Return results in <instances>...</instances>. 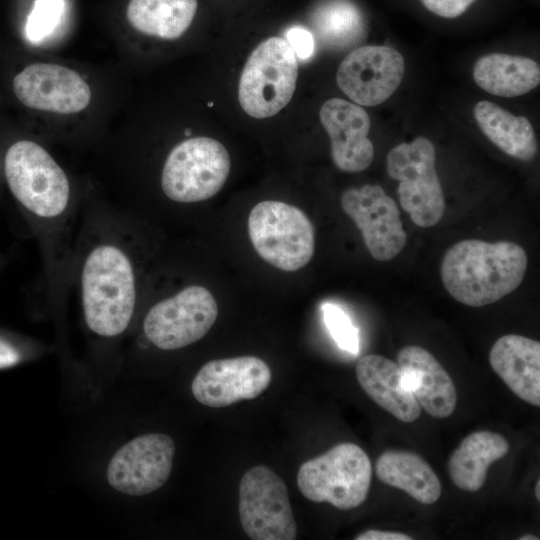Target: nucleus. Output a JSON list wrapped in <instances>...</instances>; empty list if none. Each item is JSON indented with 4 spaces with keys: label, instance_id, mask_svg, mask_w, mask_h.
Returning a JSON list of instances; mask_svg holds the SVG:
<instances>
[{
    "label": "nucleus",
    "instance_id": "nucleus-1",
    "mask_svg": "<svg viewBox=\"0 0 540 540\" xmlns=\"http://www.w3.org/2000/svg\"><path fill=\"white\" fill-rule=\"evenodd\" d=\"M526 251L511 241L465 239L442 258L441 281L458 302L482 307L517 289L527 271Z\"/></svg>",
    "mask_w": 540,
    "mask_h": 540
},
{
    "label": "nucleus",
    "instance_id": "nucleus-2",
    "mask_svg": "<svg viewBox=\"0 0 540 540\" xmlns=\"http://www.w3.org/2000/svg\"><path fill=\"white\" fill-rule=\"evenodd\" d=\"M81 298L87 326L103 337L128 327L136 303L132 263L113 244H100L86 257L81 271Z\"/></svg>",
    "mask_w": 540,
    "mask_h": 540
},
{
    "label": "nucleus",
    "instance_id": "nucleus-3",
    "mask_svg": "<svg viewBox=\"0 0 540 540\" xmlns=\"http://www.w3.org/2000/svg\"><path fill=\"white\" fill-rule=\"evenodd\" d=\"M372 466L366 452L350 442L304 462L297 474V486L310 501L328 502L341 510L361 505L367 498Z\"/></svg>",
    "mask_w": 540,
    "mask_h": 540
},
{
    "label": "nucleus",
    "instance_id": "nucleus-4",
    "mask_svg": "<svg viewBox=\"0 0 540 540\" xmlns=\"http://www.w3.org/2000/svg\"><path fill=\"white\" fill-rule=\"evenodd\" d=\"M247 226L258 255L277 269L297 271L313 257L314 227L296 206L274 200L259 202L251 209Z\"/></svg>",
    "mask_w": 540,
    "mask_h": 540
},
{
    "label": "nucleus",
    "instance_id": "nucleus-5",
    "mask_svg": "<svg viewBox=\"0 0 540 540\" xmlns=\"http://www.w3.org/2000/svg\"><path fill=\"white\" fill-rule=\"evenodd\" d=\"M4 169L11 193L30 213L53 219L66 211L68 178L42 146L29 140L15 142L6 153Z\"/></svg>",
    "mask_w": 540,
    "mask_h": 540
},
{
    "label": "nucleus",
    "instance_id": "nucleus-6",
    "mask_svg": "<svg viewBox=\"0 0 540 540\" xmlns=\"http://www.w3.org/2000/svg\"><path fill=\"white\" fill-rule=\"evenodd\" d=\"M298 60L284 38L270 37L249 55L238 84V100L251 117L264 119L281 111L292 99Z\"/></svg>",
    "mask_w": 540,
    "mask_h": 540
},
{
    "label": "nucleus",
    "instance_id": "nucleus-7",
    "mask_svg": "<svg viewBox=\"0 0 540 540\" xmlns=\"http://www.w3.org/2000/svg\"><path fill=\"white\" fill-rule=\"evenodd\" d=\"M435 162V147L425 137L395 146L386 159L388 175L399 182L402 208L414 224L423 228L439 223L445 212V198Z\"/></svg>",
    "mask_w": 540,
    "mask_h": 540
},
{
    "label": "nucleus",
    "instance_id": "nucleus-8",
    "mask_svg": "<svg viewBox=\"0 0 540 540\" xmlns=\"http://www.w3.org/2000/svg\"><path fill=\"white\" fill-rule=\"evenodd\" d=\"M230 172V156L222 143L195 137L176 145L162 169L164 194L179 203H194L216 195Z\"/></svg>",
    "mask_w": 540,
    "mask_h": 540
},
{
    "label": "nucleus",
    "instance_id": "nucleus-9",
    "mask_svg": "<svg viewBox=\"0 0 540 540\" xmlns=\"http://www.w3.org/2000/svg\"><path fill=\"white\" fill-rule=\"evenodd\" d=\"M239 518L253 540H293L297 535L284 481L269 467L247 470L239 484Z\"/></svg>",
    "mask_w": 540,
    "mask_h": 540
},
{
    "label": "nucleus",
    "instance_id": "nucleus-10",
    "mask_svg": "<svg viewBox=\"0 0 540 540\" xmlns=\"http://www.w3.org/2000/svg\"><path fill=\"white\" fill-rule=\"evenodd\" d=\"M218 316L211 292L191 285L168 297L147 312L143 330L148 340L162 350H176L202 339Z\"/></svg>",
    "mask_w": 540,
    "mask_h": 540
},
{
    "label": "nucleus",
    "instance_id": "nucleus-11",
    "mask_svg": "<svg viewBox=\"0 0 540 540\" xmlns=\"http://www.w3.org/2000/svg\"><path fill=\"white\" fill-rule=\"evenodd\" d=\"M341 206L360 230L364 244L375 260H392L404 249L407 233L399 207L382 187L366 184L350 188L342 194Z\"/></svg>",
    "mask_w": 540,
    "mask_h": 540
},
{
    "label": "nucleus",
    "instance_id": "nucleus-12",
    "mask_svg": "<svg viewBox=\"0 0 540 540\" xmlns=\"http://www.w3.org/2000/svg\"><path fill=\"white\" fill-rule=\"evenodd\" d=\"M175 454L173 439L163 433L136 437L122 446L107 468L109 484L130 496H143L168 480Z\"/></svg>",
    "mask_w": 540,
    "mask_h": 540
},
{
    "label": "nucleus",
    "instance_id": "nucleus-13",
    "mask_svg": "<svg viewBox=\"0 0 540 540\" xmlns=\"http://www.w3.org/2000/svg\"><path fill=\"white\" fill-rule=\"evenodd\" d=\"M405 61L389 46H361L341 62L336 81L355 104L376 106L387 100L400 85Z\"/></svg>",
    "mask_w": 540,
    "mask_h": 540
},
{
    "label": "nucleus",
    "instance_id": "nucleus-14",
    "mask_svg": "<svg viewBox=\"0 0 540 540\" xmlns=\"http://www.w3.org/2000/svg\"><path fill=\"white\" fill-rule=\"evenodd\" d=\"M271 379L269 366L259 357L216 359L200 368L191 390L199 403L220 408L258 397L268 388Z\"/></svg>",
    "mask_w": 540,
    "mask_h": 540
},
{
    "label": "nucleus",
    "instance_id": "nucleus-15",
    "mask_svg": "<svg viewBox=\"0 0 540 540\" xmlns=\"http://www.w3.org/2000/svg\"><path fill=\"white\" fill-rule=\"evenodd\" d=\"M13 92L25 106L60 114H74L90 103L91 90L74 70L52 63H34L13 79Z\"/></svg>",
    "mask_w": 540,
    "mask_h": 540
},
{
    "label": "nucleus",
    "instance_id": "nucleus-16",
    "mask_svg": "<svg viewBox=\"0 0 540 540\" xmlns=\"http://www.w3.org/2000/svg\"><path fill=\"white\" fill-rule=\"evenodd\" d=\"M319 119L331 142V155L337 168L361 172L374 158V146L368 138L370 118L358 104L331 98L319 110Z\"/></svg>",
    "mask_w": 540,
    "mask_h": 540
},
{
    "label": "nucleus",
    "instance_id": "nucleus-17",
    "mask_svg": "<svg viewBox=\"0 0 540 540\" xmlns=\"http://www.w3.org/2000/svg\"><path fill=\"white\" fill-rule=\"evenodd\" d=\"M406 386L421 408L435 418L450 416L457 402L454 382L445 368L426 349L409 345L397 355Z\"/></svg>",
    "mask_w": 540,
    "mask_h": 540
},
{
    "label": "nucleus",
    "instance_id": "nucleus-18",
    "mask_svg": "<svg viewBox=\"0 0 540 540\" xmlns=\"http://www.w3.org/2000/svg\"><path fill=\"white\" fill-rule=\"evenodd\" d=\"M489 363L494 372L521 400L540 406V343L507 334L493 344Z\"/></svg>",
    "mask_w": 540,
    "mask_h": 540
},
{
    "label": "nucleus",
    "instance_id": "nucleus-19",
    "mask_svg": "<svg viewBox=\"0 0 540 540\" xmlns=\"http://www.w3.org/2000/svg\"><path fill=\"white\" fill-rule=\"evenodd\" d=\"M356 377L364 392L395 418L406 423L419 418L421 407L396 362L378 354L364 355L357 362Z\"/></svg>",
    "mask_w": 540,
    "mask_h": 540
},
{
    "label": "nucleus",
    "instance_id": "nucleus-20",
    "mask_svg": "<svg viewBox=\"0 0 540 540\" xmlns=\"http://www.w3.org/2000/svg\"><path fill=\"white\" fill-rule=\"evenodd\" d=\"M510 449L506 438L492 431H476L466 436L448 460L452 482L467 492L480 490L490 465L505 457Z\"/></svg>",
    "mask_w": 540,
    "mask_h": 540
},
{
    "label": "nucleus",
    "instance_id": "nucleus-21",
    "mask_svg": "<svg viewBox=\"0 0 540 540\" xmlns=\"http://www.w3.org/2000/svg\"><path fill=\"white\" fill-rule=\"evenodd\" d=\"M475 83L500 97H516L533 90L540 82L539 64L531 58L503 53L480 57L473 68Z\"/></svg>",
    "mask_w": 540,
    "mask_h": 540
},
{
    "label": "nucleus",
    "instance_id": "nucleus-22",
    "mask_svg": "<svg viewBox=\"0 0 540 540\" xmlns=\"http://www.w3.org/2000/svg\"><path fill=\"white\" fill-rule=\"evenodd\" d=\"M375 470L381 482L405 491L422 504L430 505L440 498V480L418 454L401 450L386 451L377 459Z\"/></svg>",
    "mask_w": 540,
    "mask_h": 540
},
{
    "label": "nucleus",
    "instance_id": "nucleus-23",
    "mask_svg": "<svg viewBox=\"0 0 540 540\" xmlns=\"http://www.w3.org/2000/svg\"><path fill=\"white\" fill-rule=\"evenodd\" d=\"M475 120L485 136L509 156L532 160L537 153L535 131L524 116H516L490 101L478 102Z\"/></svg>",
    "mask_w": 540,
    "mask_h": 540
},
{
    "label": "nucleus",
    "instance_id": "nucleus-24",
    "mask_svg": "<svg viewBox=\"0 0 540 540\" xmlns=\"http://www.w3.org/2000/svg\"><path fill=\"white\" fill-rule=\"evenodd\" d=\"M197 6V0H130L126 17L143 34L173 40L190 27Z\"/></svg>",
    "mask_w": 540,
    "mask_h": 540
},
{
    "label": "nucleus",
    "instance_id": "nucleus-25",
    "mask_svg": "<svg viewBox=\"0 0 540 540\" xmlns=\"http://www.w3.org/2000/svg\"><path fill=\"white\" fill-rule=\"evenodd\" d=\"M312 26L321 44L332 50L355 46L365 36V24L357 7L347 0H329L319 5Z\"/></svg>",
    "mask_w": 540,
    "mask_h": 540
},
{
    "label": "nucleus",
    "instance_id": "nucleus-26",
    "mask_svg": "<svg viewBox=\"0 0 540 540\" xmlns=\"http://www.w3.org/2000/svg\"><path fill=\"white\" fill-rule=\"evenodd\" d=\"M63 14V0H36L27 18V39L31 43L43 42L58 28Z\"/></svg>",
    "mask_w": 540,
    "mask_h": 540
},
{
    "label": "nucleus",
    "instance_id": "nucleus-27",
    "mask_svg": "<svg viewBox=\"0 0 540 540\" xmlns=\"http://www.w3.org/2000/svg\"><path fill=\"white\" fill-rule=\"evenodd\" d=\"M324 323L338 347L356 355L359 352V330L348 314L338 305L324 303L321 306Z\"/></svg>",
    "mask_w": 540,
    "mask_h": 540
},
{
    "label": "nucleus",
    "instance_id": "nucleus-28",
    "mask_svg": "<svg viewBox=\"0 0 540 540\" xmlns=\"http://www.w3.org/2000/svg\"><path fill=\"white\" fill-rule=\"evenodd\" d=\"M285 40L300 60H308L314 53V37L304 27L295 26L288 29L285 34Z\"/></svg>",
    "mask_w": 540,
    "mask_h": 540
},
{
    "label": "nucleus",
    "instance_id": "nucleus-29",
    "mask_svg": "<svg viewBox=\"0 0 540 540\" xmlns=\"http://www.w3.org/2000/svg\"><path fill=\"white\" fill-rule=\"evenodd\" d=\"M432 13L444 17L455 18L463 14L475 0H421Z\"/></svg>",
    "mask_w": 540,
    "mask_h": 540
},
{
    "label": "nucleus",
    "instance_id": "nucleus-30",
    "mask_svg": "<svg viewBox=\"0 0 540 540\" xmlns=\"http://www.w3.org/2000/svg\"><path fill=\"white\" fill-rule=\"evenodd\" d=\"M356 540H411L407 534L394 531L367 530L355 537Z\"/></svg>",
    "mask_w": 540,
    "mask_h": 540
},
{
    "label": "nucleus",
    "instance_id": "nucleus-31",
    "mask_svg": "<svg viewBox=\"0 0 540 540\" xmlns=\"http://www.w3.org/2000/svg\"><path fill=\"white\" fill-rule=\"evenodd\" d=\"M20 361L18 351L9 343L0 339V369L16 365Z\"/></svg>",
    "mask_w": 540,
    "mask_h": 540
},
{
    "label": "nucleus",
    "instance_id": "nucleus-32",
    "mask_svg": "<svg viewBox=\"0 0 540 540\" xmlns=\"http://www.w3.org/2000/svg\"><path fill=\"white\" fill-rule=\"evenodd\" d=\"M535 496L537 500H540V480L537 481L535 486Z\"/></svg>",
    "mask_w": 540,
    "mask_h": 540
},
{
    "label": "nucleus",
    "instance_id": "nucleus-33",
    "mask_svg": "<svg viewBox=\"0 0 540 540\" xmlns=\"http://www.w3.org/2000/svg\"><path fill=\"white\" fill-rule=\"evenodd\" d=\"M520 540H538L539 538L534 536V535H524L522 537L519 538Z\"/></svg>",
    "mask_w": 540,
    "mask_h": 540
},
{
    "label": "nucleus",
    "instance_id": "nucleus-34",
    "mask_svg": "<svg viewBox=\"0 0 540 540\" xmlns=\"http://www.w3.org/2000/svg\"><path fill=\"white\" fill-rule=\"evenodd\" d=\"M208 105H209V106H212V105H213V103H212V102H209V103H208Z\"/></svg>",
    "mask_w": 540,
    "mask_h": 540
}]
</instances>
